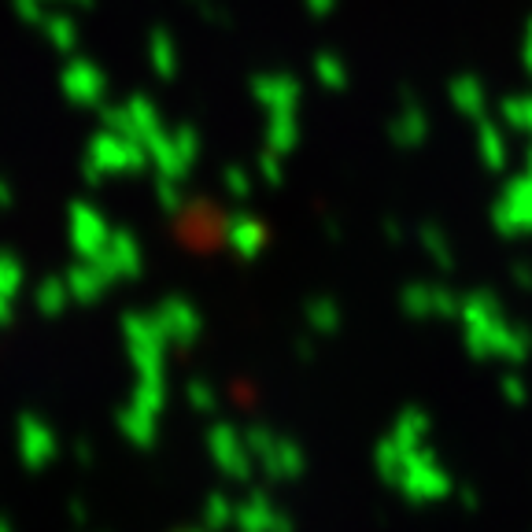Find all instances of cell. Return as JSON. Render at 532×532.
<instances>
[{
    "label": "cell",
    "mask_w": 532,
    "mask_h": 532,
    "mask_svg": "<svg viewBox=\"0 0 532 532\" xmlns=\"http://www.w3.org/2000/svg\"><path fill=\"white\" fill-rule=\"evenodd\" d=\"M23 455L30 466H41V462L52 459V440L45 429H37V425H30L26 429V444H23Z\"/></svg>",
    "instance_id": "cell-1"
},
{
    "label": "cell",
    "mask_w": 532,
    "mask_h": 532,
    "mask_svg": "<svg viewBox=\"0 0 532 532\" xmlns=\"http://www.w3.org/2000/svg\"><path fill=\"white\" fill-rule=\"evenodd\" d=\"M0 532H12V529H8V525H4V521H0Z\"/></svg>",
    "instance_id": "cell-2"
}]
</instances>
